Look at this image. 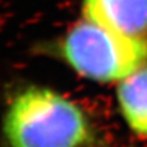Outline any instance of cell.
<instances>
[{"label":"cell","mask_w":147,"mask_h":147,"mask_svg":"<svg viewBox=\"0 0 147 147\" xmlns=\"http://www.w3.org/2000/svg\"><path fill=\"white\" fill-rule=\"evenodd\" d=\"M117 102L127 126L147 137V64L118 82Z\"/></svg>","instance_id":"obj_4"},{"label":"cell","mask_w":147,"mask_h":147,"mask_svg":"<svg viewBox=\"0 0 147 147\" xmlns=\"http://www.w3.org/2000/svg\"><path fill=\"white\" fill-rule=\"evenodd\" d=\"M1 136L6 147H85L93 127L74 100L47 87L27 86L9 97Z\"/></svg>","instance_id":"obj_1"},{"label":"cell","mask_w":147,"mask_h":147,"mask_svg":"<svg viewBox=\"0 0 147 147\" xmlns=\"http://www.w3.org/2000/svg\"><path fill=\"white\" fill-rule=\"evenodd\" d=\"M82 13L117 33L147 38V0H82Z\"/></svg>","instance_id":"obj_3"},{"label":"cell","mask_w":147,"mask_h":147,"mask_svg":"<svg viewBox=\"0 0 147 147\" xmlns=\"http://www.w3.org/2000/svg\"><path fill=\"white\" fill-rule=\"evenodd\" d=\"M59 54L87 80L120 82L147 64V38L124 36L84 20L63 37Z\"/></svg>","instance_id":"obj_2"}]
</instances>
